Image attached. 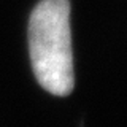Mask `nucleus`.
<instances>
[{
	"mask_svg": "<svg viewBox=\"0 0 127 127\" xmlns=\"http://www.w3.org/2000/svg\"><path fill=\"white\" fill-rule=\"evenodd\" d=\"M33 75L48 92L64 97L75 86L68 0H41L29 19Z\"/></svg>",
	"mask_w": 127,
	"mask_h": 127,
	"instance_id": "nucleus-1",
	"label": "nucleus"
}]
</instances>
